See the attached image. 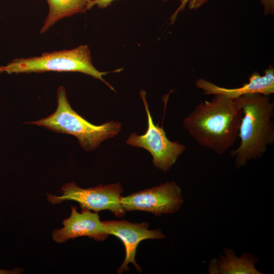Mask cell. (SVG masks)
Masks as SVG:
<instances>
[{
  "label": "cell",
  "mask_w": 274,
  "mask_h": 274,
  "mask_svg": "<svg viewBox=\"0 0 274 274\" xmlns=\"http://www.w3.org/2000/svg\"><path fill=\"white\" fill-rule=\"evenodd\" d=\"M214 95L210 100L197 104L184 119L183 125L199 146L222 155L237 140L242 112L235 99Z\"/></svg>",
  "instance_id": "1"
},
{
  "label": "cell",
  "mask_w": 274,
  "mask_h": 274,
  "mask_svg": "<svg viewBox=\"0 0 274 274\" xmlns=\"http://www.w3.org/2000/svg\"><path fill=\"white\" fill-rule=\"evenodd\" d=\"M242 112L239 129L241 142L231 152L237 168L261 157L274 142V104L269 96L258 93L234 98Z\"/></svg>",
  "instance_id": "2"
},
{
  "label": "cell",
  "mask_w": 274,
  "mask_h": 274,
  "mask_svg": "<svg viewBox=\"0 0 274 274\" xmlns=\"http://www.w3.org/2000/svg\"><path fill=\"white\" fill-rule=\"evenodd\" d=\"M57 107L51 115L38 121L26 122L45 127L57 132L73 135L86 151L95 149L103 141L117 135L121 130V124L110 121L95 125L89 122L73 110L63 86L57 92Z\"/></svg>",
  "instance_id": "3"
},
{
  "label": "cell",
  "mask_w": 274,
  "mask_h": 274,
  "mask_svg": "<svg viewBox=\"0 0 274 274\" xmlns=\"http://www.w3.org/2000/svg\"><path fill=\"white\" fill-rule=\"evenodd\" d=\"M121 68L113 72H119ZM12 73L46 72H80L98 79L111 89L113 87L103 78L112 72H100L93 65L88 46L81 45L72 49L45 52L40 56L17 58L6 66H0V72Z\"/></svg>",
  "instance_id": "4"
},
{
  "label": "cell",
  "mask_w": 274,
  "mask_h": 274,
  "mask_svg": "<svg viewBox=\"0 0 274 274\" xmlns=\"http://www.w3.org/2000/svg\"><path fill=\"white\" fill-rule=\"evenodd\" d=\"M60 192V196L47 194V201L54 204L73 200L79 203L81 209L94 212L109 210L118 218H122L126 213L121 203L123 189L120 183L84 189L70 182L62 187Z\"/></svg>",
  "instance_id": "5"
},
{
  "label": "cell",
  "mask_w": 274,
  "mask_h": 274,
  "mask_svg": "<svg viewBox=\"0 0 274 274\" xmlns=\"http://www.w3.org/2000/svg\"><path fill=\"white\" fill-rule=\"evenodd\" d=\"M147 115L148 128L143 135L132 133L126 141L127 145L145 149L152 156L154 165L163 173L168 172L183 154L186 146L177 141H170L162 127L155 124L146 100V92H140Z\"/></svg>",
  "instance_id": "6"
},
{
  "label": "cell",
  "mask_w": 274,
  "mask_h": 274,
  "mask_svg": "<svg viewBox=\"0 0 274 274\" xmlns=\"http://www.w3.org/2000/svg\"><path fill=\"white\" fill-rule=\"evenodd\" d=\"M183 203L181 188L174 181L121 198V205L126 212L144 211L156 216L174 214L180 210Z\"/></svg>",
  "instance_id": "7"
},
{
  "label": "cell",
  "mask_w": 274,
  "mask_h": 274,
  "mask_svg": "<svg viewBox=\"0 0 274 274\" xmlns=\"http://www.w3.org/2000/svg\"><path fill=\"white\" fill-rule=\"evenodd\" d=\"M106 232L118 237L123 243L125 249V257L122 265L117 270L122 273L129 270L128 264L132 263L139 272L142 268L135 261L136 249L140 243L145 239H162L165 238L159 229L149 230L147 222L132 223L127 220H111L102 221Z\"/></svg>",
  "instance_id": "8"
},
{
  "label": "cell",
  "mask_w": 274,
  "mask_h": 274,
  "mask_svg": "<svg viewBox=\"0 0 274 274\" xmlns=\"http://www.w3.org/2000/svg\"><path fill=\"white\" fill-rule=\"evenodd\" d=\"M63 227L52 232L53 240L58 244L78 237L88 236L95 241L105 240L109 235L106 231L97 212L82 209L81 213L77 208L71 206L69 217L62 221Z\"/></svg>",
  "instance_id": "9"
},
{
  "label": "cell",
  "mask_w": 274,
  "mask_h": 274,
  "mask_svg": "<svg viewBox=\"0 0 274 274\" xmlns=\"http://www.w3.org/2000/svg\"><path fill=\"white\" fill-rule=\"evenodd\" d=\"M195 86L205 95L223 94L234 99L239 96L252 93L270 96L274 93V69L267 68L264 75L254 72L250 77L249 82L235 88H226L219 86L204 79L200 78L195 82Z\"/></svg>",
  "instance_id": "10"
},
{
  "label": "cell",
  "mask_w": 274,
  "mask_h": 274,
  "mask_svg": "<svg viewBox=\"0 0 274 274\" xmlns=\"http://www.w3.org/2000/svg\"><path fill=\"white\" fill-rule=\"evenodd\" d=\"M224 255H221L218 260H213L210 264V273L222 274H260L255 268L257 258L249 253H243L237 257L235 251L225 248Z\"/></svg>",
  "instance_id": "11"
},
{
  "label": "cell",
  "mask_w": 274,
  "mask_h": 274,
  "mask_svg": "<svg viewBox=\"0 0 274 274\" xmlns=\"http://www.w3.org/2000/svg\"><path fill=\"white\" fill-rule=\"evenodd\" d=\"M49 6L48 14L40 29L43 33L57 21L65 17L84 13L89 0H46Z\"/></svg>",
  "instance_id": "12"
},
{
  "label": "cell",
  "mask_w": 274,
  "mask_h": 274,
  "mask_svg": "<svg viewBox=\"0 0 274 274\" xmlns=\"http://www.w3.org/2000/svg\"><path fill=\"white\" fill-rule=\"evenodd\" d=\"M116 0H89L87 6V11L90 10L92 7L96 6L98 8L101 9L106 8L110 6L111 4ZM163 2H167L168 0H162Z\"/></svg>",
  "instance_id": "13"
},
{
  "label": "cell",
  "mask_w": 274,
  "mask_h": 274,
  "mask_svg": "<svg viewBox=\"0 0 274 274\" xmlns=\"http://www.w3.org/2000/svg\"><path fill=\"white\" fill-rule=\"evenodd\" d=\"M265 15L274 13V0H260Z\"/></svg>",
  "instance_id": "14"
},
{
  "label": "cell",
  "mask_w": 274,
  "mask_h": 274,
  "mask_svg": "<svg viewBox=\"0 0 274 274\" xmlns=\"http://www.w3.org/2000/svg\"><path fill=\"white\" fill-rule=\"evenodd\" d=\"M190 0H181V3L179 7L175 11V12L172 14L170 18V23H173L175 21L176 18L178 16V14L181 11H182L184 10L186 5L188 3Z\"/></svg>",
  "instance_id": "15"
},
{
  "label": "cell",
  "mask_w": 274,
  "mask_h": 274,
  "mask_svg": "<svg viewBox=\"0 0 274 274\" xmlns=\"http://www.w3.org/2000/svg\"><path fill=\"white\" fill-rule=\"evenodd\" d=\"M209 0H190L188 2V7L190 9L196 10L207 3Z\"/></svg>",
  "instance_id": "16"
},
{
  "label": "cell",
  "mask_w": 274,
  "mask_h": 274,
  "mask_svg": "<svg viewBox=\"0 0 274 274\" xmlns=\"http://www.w3.org/2000/svg\"><path fill=\"white\" fill-rule=\"evenodd\" d=\"M22 272V269L19 268H15L11 270L0 269V274H18Z\"/></svg>",
  "instance_id": "17"
}]
</instances>
